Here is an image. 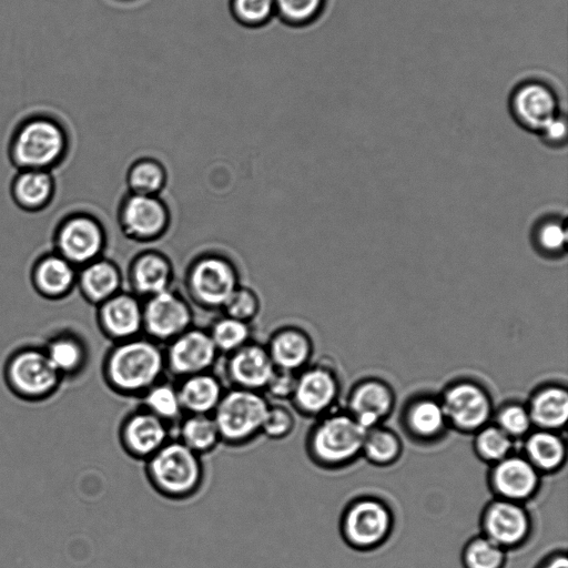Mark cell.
I'll return each instance as SVG.
<instances>
[{
    "instance_id": "6da1fadb",
    "label": "cell",
    "mask_w": 568,
    "mask_h": 568,
    "mask_svg": "<svg viewBox=\"0 0 568 568\" xmlns=\"http://www.w3.org/2000/svg\"><path fill=\"white\" fill-rule=\"evenodd\" d=\"M165 372L164 351L148 338L116 342L101 363L104 385L123 397L140 398Z\"/></svg>"
},
{
    "instance_id": "7a4b0ae2",
    "label": "cell",
    "mask_w": 568,
    "mask_h": 568,
    "mask_svg": "<svg viewBox=\"0 0 568 568\" xmlns=\"http://www.w3.org/2000/svg\"><path fill=\"white\" fill-rule=\"evenodd\" d=\"M144 463L150 485L165 498L187 499L203 486L205 473L202 456L175 437L168 440Z\"/></svg>"
},
{
    "instance_id": "3957f363",
    "label": "cell",
    "mask_w": 568,
    "mask_h": 568,
    "mask_svg": "<svg viewBox=\"0 0 568 568\" xmlns=\"http://www.w3.org/2000/svg\"><path fill=\"white\" fill-rule=\"evenodd\" d=\"M68 148V133L57 119L33 115L14 130L9 153L18 170L51 171L64 158Z\"/></svg>"
},
{
    "instance_id": "277c9868",
    "label": "cell",
    "mask_w": 568,
    "mask_h": 568,
    "mask_svg": "<svg viewBox=\"0 0 568 568\" xmlns=\"http://www.w3.org/2000/svg\"><path fill=\"white\" fill-rule=\"evenodd\" d=\"M367 429L348 413L328 412L317 417L306 437L310 458L323 467H338L362 453Z\"/></svg>"
},
{
    "instance_id": "5b68a950",
    "label": "cell",
    "mask_w": 568,
    "mask_h": 568,
    "mask_svg": "<svg viewBox=\"0 0 568 568\" xmlns=\"http://www.w3.org/2000/svg\"><path fill=\"white\" fill-rule=\"evenodd\" d=\"M268 405L262 392L227 387L212 414L221 443L239 447L261 436Z\"/></svg>"
},
{
    "instance_id": "8992f818",
    "label": "cell",
    "mask_w": 568,
    "mask_h": 568,
    "mask_svg": "<svg viewBox=\"0 0 568 568\" xmlns=\"http://www.w3.org/2000/svg\"><path fill=\"white\" fill-rule=\"evenodd\" d=\"M6 378L10 388L27 399L50 396L62 376L51 365L42 347L27 346L13 353L6 365Z\"/></svg>"
},
{
    "instance_id": "52a82bcc",
    "label": "cell",
    "mask_w": 568,
    "mask_h": 568,
    "mask_svg": "<svg viewBox=\"0 0 568 568\" xmlns=\"http://www.w3.org/2000/svg\"><path fill=\"white\" fill-rule=\"evenodd\" d=\"M393 517L379 499L361 498L353 501L342 517V534L346 542L358 550L382 545L390 532Z\"/></svg>"
},
{
    "instance_id": "ba28073f",
    "label": "cell",
    "mask_w": 568,
    "mask_h": 568,
    "mask_svg": "<svg viewBox=\"0 0 568 568\" xmlns=\"http://www.w3.org/2000/svg\"><path fill=\"white\" fill-rule=\"evenodd\" d=\"M514 120L524 129L539 133L560 113L556 90L540 79H527L511 90L508 100Z\"/></svg>"
},
{
    "instance_id": "9c48e42d",
    "label": "cell",
    "mask_w": 568,
    "mask_h": 568,
    "mask_svg": "<svg viewBox=\"0 0 568 568\" xmlns=\"http://www.w3.org/2000/svg\"><path fill=\"white\" fill-rule=\"evenodd\" d=\"M104 245L101 224L88 214H71L57 227L54 246L59 255L75 267L99 258Z\"/></svg>"
},
{
    "instance_id": "30bf717a",
    "label": "cell",
    "mask_w": 568,
    "mask_h": 568,
    "mask_svg": "<svg viewBox=\"0 0 568 568\" xmlns=\"http://www.w3.org/2000/svg\"><path fill=\"white\" fill-rule=\"evenodd\" d=\"M439 400L447 423L462 432L479 430L493 414L489 394L470 381H459L448 386Z\"/></svg>"
},
{
    "instance_id": "8fae6325",
    "label": "cell",
    "mask_w": 568,
    "mask_h": 568,
    "mask_svg": "<svg viewBox=\"0 0 568 568\" xmlns=\"http://www.w3.org/2000/svg\"><path fill=\"white\" fill-rule=\"evenodd\" d=\"M339 394L337 376L326 365L308 364L296 373L292 407L307 417L331 412Z\"/></svg>"
},
{
    "instance_id": "7c38bea8",
    "label": "cell",
    "mask_w": 568,
    "mask_h": 568,
    "mask_svg": "<svg viewBox=\"0 0 568 568\" xmlns=\"http://www.w3.org/2000/svg\"><path fill=\"white\" fill-rule=\"evenodd\" d=\"M171 438L172 428L141 406L126 413L118 428V439L124 453L143 462Z\"/></svg>"
},
{
    "instance_id": "4fadbf2b",
    "label": "cell",
    "mask_w": 568,
    "mask_h": 568,
    "mask_svg": "<svg viewBox=\"0 0 568 568\" xmlns=\"http://www.w3.org/2000/svg\"><path fill=\"white\" fill-rule=\"evenodd\" d=\"M219 354L209 332L186 329L164 352L165 369L175 379L210 372Z\"/></svg>"
},
{
    "instance_id": "5bb4252c",
    "label": "cell",
    "mask_w": 568,
    "mask_h": 568,
    "mask_svg": "<svg viewBox=\"0 0 568 568\" xmlns=\"http://www.w3.org/2000/svg\"><path fill=\"white\" fill-rule=\"evenodd\" d=\"M275 369L266 346L248 342L227 354L222 381L229 387L263 393Z\"/></svg>"
},
{
    "instance_id": "9a60e30c",
    "label": "cell",
    "mask_w": 568,
    "mask_h": 568,
    "mask_svg": "<svg viewBox=\"0 0 568 568\" xmlns=\"http://www.w3.org/2000/svg\"><path fill=\"white\" fill-rule=\"evenodd\" d=\"M142 313L143 327L155 342H171L189 329L191 322L185 302L168 290L150 296Z\"/></svg>"
},
{
    "instance_id": "2e32d148",
    "label": "cell",
    "mask_w": 568,
    "mask_h": 568,
    "mask_svg": "<svg viewBox=\"0 0 568 568\" xmlns=\"http://www.w3.org/2000/svg\"><path fill=\"white\" fill-rule=\"evenodd\" d=\"M485 536L504 549L515 548L526 540L530 518L520 503L499 498L484 513Z\"/></svg>"
},
{
    "instance_id": "e0dca14e",
    "label": "cell",
    "mask_w": 568,
    "mask_h": 568,
    "mask_svg": "<svg viewBox=\"0 0 568 568\" xmlns=\"http://www.w3.org/2000/svg\"><path fill=\"white\" fill-rule=\"evenodd\" d=\"M190 285L194 296L210 306H223L237 288L230 263L215 256L204 257L194 264Z\"/></svg>"
},
{
    "instance_id": "ac0fdd59",
    "label": "cell",
    "mask_w": 568,
    "mask_h": 568,
    "mask_svg": "<svg viewBox=\"0 0 568 568\" xmlns=\"http://www.w3.org/2000/svg\"><path fill=\"white\" fill-rule=\"evenodd\" d=\"M490 483L499 498L520 503L536 493L539 471L520 455H508L494 464Z\"/></svg>"
},
{
    "instance_id": "d6986e66",
    "label": "cell",
    "mask_w": 568,
    "mask_h": 568,
    "mask_svg": "<svg viewBox=\"0 0 568 568\" xmlns=\"http://www.w3.org/2000/svg\"><path fill=\"white\" fill-rule=\"evenodd\" d=\"M347 403V413L365 429H371L392 412L394 395L386 383L366 379L353 387Z\"/></svg>"
},
{
    "instance_id": "ffe728a7",
    "label": "cell",
    "mask_w": 568,
    "mask_h": 568,
    "mask_svg": "<svg viewBox=\"0 0 568 568\" xmlns=\"http://www.w3.org/2000/svg\"><path fill=\"white\" fill-rule=\"evenodd\" d=\"M99 324L115 342L136 337L143 327V313L138 301L129 294H115L100 304Z\"/></svg>"
},
{
    "instance_id": "44dd1931",
    "label": "cell",
    "mask_w": 568,
    "mask_h": 568,
    "mask_svg": "<svg viewBox=\"0 0 568 568\" xmlns=\"http://www.w3.org/2000/svg\"><path fill=\"white\" fill-rule=\"evenodd\" d=\"M78 270L57 252L38 258L31 270V282L39 295L48 300L68 296L77 285Z\"/></svg>"
},
{
    "instance_id": "7402d4cb",
    "label": "cell",
    "mask_w": 568,
    "mask_h": 568,
    "mask_svg": "<svg viewBox=\"0 0 568 568\" xmlns=\"http://www.w3.org/2000/svg\"><path fill=\"white\" fill-rule=\"evenodd\" d=\"M176 387L184 414L205 415L213 414L226 389L211 371L178 379Z\"/></svg>"
},
{
    "instance_id": "603a6c76",
    "label": "cell",
    "mask_w": 568,
    "mask_h": 568,
    "mask_svg": "<svg viewBox=\"0 0 568 568\" xmlns=\"http://www.w3.org/2000/svg\"><path fill=\"white\" fill-rule=\"evenodd\" d=\"M51 365L61 376H74L90 366V351L83 338L63 331L53 334L43 346Z\"/></svg>"
},
{
    "instance_id": "cb8c5ba5",
    "label": "cell",
    "mask_w": 568,
    "mask_h": 568,
    "mask_svg": "<svg viewBox=\"0 0 568 568\" xmlns=\"http://www.w3.org/2000/svg\"><path fill=\"white\" fill-rule=\"evenodd\" d=\"M122 223L132 235L150 239L164 229L166 212L152 195L134 194L123 205Z\"/></svg>"
},
{
    "instance_id": "d4e9b609",
    "label": "cell",
    "mask_w": 568,
    "mask_h": 568,
    "mask_svg": "<svg viewBox=\"0 0 568 568\" xmlns=\"http://www.w3.org/2000/svg\"><path fill=\"white\" fill-rule=\"evenodd\" d=\"M55 182L50 171L18 170L11 182V196L27 212L47 207L54 195Z\"/></svg>"
},
{
    "instance_id": "484cf974",
    "label": "cell",
    "mask_w": 568,
    "mask_h": 568,
    "mask_svg": "<svg viewBox=\"0 0 568 568\" xmlns=\"http://www.w3.org/2000/svg\"><path fill=\"white\" fill-rule=\"evenodd\" d=\"M532 426L558 432L568 419V393L560 385L540 387L531 395L527 406Z\"/></svg>"
},
{
    "instance_id": "4316f807",
    "label": "cell",
    "mask_w": 568,
    "mask_h": 568,
    "mask_svg": "<svg viewBox=\"0 0 568 568\" xmlns=\"http://www.w3.org/2000/svg\"><path fill=\"white\" fill-rule=\"evenodd\" d=\"M266 349L277 369L294 373L310 364L313 353L310 337L296 328H285L275 333Z\"/></svg>"
},
{
    "instance_id": "83f0119b",
    "label": "cell",
    "mask_w": 568,
    "mask_h": 568,
    "mask_svg": "<svg viewBox=\"0 0 568 568\" xmlns=\"http://www.w3.org/2000/svg\"><path fill=\"white\" fill-rule=\"evenodd\" d=\"M77 285L88 302L100 305L116 294L120 273L110 261L97 258L80 267Z\"/></svg>"
},
{
    "instance_id": "f1b7e54d",
    "label": "cell",
    "mask_w": 568,
    "mask_h": 568,
    "mask_svg": "<svg viewBox=\"0 0 568 568\" xmlns=\"http://www.w3.org/2000/svg\"><path fill=\"white\" fill-rule=\"evenodd\" d=\"M405 423L412 435L425 440L439 437L448 424L440 400L429 396L409 403Z\"/></svg>"
},
{
    "instance_id": "f546056e",
    "label": "cell",
    "mask_w": 568,
    "mask_h": 568,
    "mask_svg": "<svg viewBox=\"0 0 568 568\" xmlns=\"http://www.w3.org/2000/svg\"><path fill=\"white\" fill-rule=\"evenodd\" d=\"M526 458L538 471L559 469L566 459V445L557 432L538 429L527 435Z\"/></svg>"
},
{
    "instance_id": "4dcf8cb0",
    "label": "cell",
    "mask_w": 568,
    "mask_h": 568,
    "mask_svg": "<svg viewBox=\"0 0 568 568\" xmlns=\"http://www.w3.org/2000/svg\"><path fill=\"white\" fill-rule=\"evenodd\" d=\"M175 428V438L200 456L212 453L221 444L212 415L184 414Z\"/></svg>"
},
{
    "instance_id": "1f68e13d",
    "label": "cell",
    "mask_w": 568,
    "mask_h": 568,
    "mask_svg": "<svg viewBox=\"0 0 568 568\" xmlns=\"http://www.w3.org/2000/svg\"><path fill=\"white\" fill-rule=\"evenodd\" d=\"M140 399L141 407L165 422L172 429L184 416L175 382L162 378L152 385Z\"/></svg>"
},
{
    "instance_id": "d6a6232c",
    "label": "cell",
    "mask_w": 568,
    "mask_h": 568,
    "mask_svg": "<svg viewBox=\"0 0 568 568\" xmlns=\"http://www.w3.org/2000/svg\"><path fill=\"white\" fill-rule=\"evenodd\" d=\"M171 268L168 261L159 254H144L135 260L132 281L142 294L155 295L168 290Z\"/></svg>"
},
{
    "instance_id": "836d02e7",
    "label": "cell",
    "mask_w": 568,
    "mask_h": 568,
    "mask_svg": "<svg viewBox=\"0 0 568 568\" xmlns=\"http://www.w3.org/2000/svg\"><path fill=\"white\" fill-rule=\"evenodd\" d=\"M400 440L389 429L375 426L367 429L362 453L375 465H389L400 455Z\"/></svg>"
},
{
    "instance_id": "e575fe53",
    "label": "cell",
    "mask_w": 568,
    "mask_h": 568,
    "mask_svg": "<svg viewBox=\"0 0 568 568\" xmlns=\"http://www.w3.org/2000/svg\"><path fill=\"white\" fill-rule=\"evenodd\" d=\"M464 568H505V549L486 536L471 539L463 549Z\"/></svg>"
},
{
    "instance_id": "d590c367",
    "label": "cell",
    "mask_w": 568,
    "mask_h": 568,
    "mask_svg": "<svg viewBox=\"0 0 568 568\" xmlns=\"http://www.w3.org/2000/svg\"><path fill=\"white\" fill-rule=\"evenodd\" d=\"M209 334L217 352L227 355L247 344L251 332L246 322L225 316L214 323Z\"/></svg>"
},
{
    "instance_id": "8d00e7d4",
    "label": "cell",
    "mask_w": 568,
    "mask_h": 568,
    "mask_svg": "<svg viewBox=\"0 0 568 568\" xmlns=\"http://www.w3.org/2000/svg\"><path fill=\"white\" fill-rule=\"evenodd\" d=\"M476 433L475 450L483 460L495 464L510 455L514 439L497 425H486Z\"/></svg>"
},
{
    "instance_id": "74e56055",
    "label": "cell",
    "mask_w": 568,
    "mask_h": 568,
    "mask_svg": "<svg viewBox=\"0 0 568 568\" xmlns=\"http://www.w3.org/2000/svg\"><path fill=\"white\" fill-rule=\"evenodd\" d=\"M535 246L547 256H560L567 248V229L565 220L547 217L534 230Z\"/></svg>"
},
{
    "instance_id": "f35d334b",
    "label": "cell",
    "mask_w": 568,
    "mask_h": 568,
    "mask_svg": "<svg viewBox=\"0 0 568 568\" xmlns=\"http://www.w3.org/2000/svg\"><path fill=\"white\" fill-rule=\"evenodd\" d=\"M295 425L293 407L283 402H270L262 435L272 440H282L293 433Z\"/></svg>"
},
{
    "instance_id": "ab89813d",
    "label": "cell",
    "mask_w": 568,
    "mask_h": 568,
    "mask_svg": "<svg viewBox=\"0 0 568 568\" xmlns=\"http://www.w3.org/2000/svg\"><path fill=\"white\" fill-rule=\"evenodd\" d=\"M510 438H523L529 434L532 423L527 409L519 403H508L496 414V424Z\"/></svg>"
},
{
    "instance_id": "60d3db41",
    "label": "cell",
    "mask_w": 568,
    "mask_h": 568,
    "mask_svg": "<svg viewBox=\"0 0 568 568\" xmlns=\"http://www.w3.org/2000/svg\"><path fill=\"white\" fill-rule=\"evenodd\" d=\"M164 183V173L153 161H141L133 165L129 173V184L135 194L152 195Z\"/></svg>"
},
{
    "instance_id": "b9f144b4",
    "label": "cell",
    "mask_w": 568,
    "mask_h": 568,
    "mask_svg": "<svg viewBox=\"0 0 568 568\" xmlns=\"http://www.w3.org/2000/svg\"><path fill=\"white\" fill-rule=\"evenodd\" d=\"M326 0H274L275 10L294 24L308 23L322 12Z\"/></svg>"
},
{
    "instance_id": "7bdbcfd3",
    "label": "cell",
    "mask_w": 568,
    "mask_h": 568,
    "mask_svg": "<svg viewBox=\"0 0 568 568\" xmlns=\"http://www.w3.org/2000/svg\"><path fill=\"white\" fill-rule=\"evenodd\" d=\"M236 18L246 24H260L266 21L275 10L274 0H233Z\"/></svg>"
},
{
    "instance_id": "ee69618b",
    "label": "cell",
    "mask_w": 568,
    "mask_h": 568,
    "mask_svg": "<svg viewBox=\"0 0 568 568\" xmlns=\"http://www.w3.org/2000/svg\"><path fill=\"white\" fill-rule=\"evenodd\" d=\"M223 307L226 311V316L247 323L256 314L257 300L251 291L236 288Z\"/></svg>"
},
{
    "instance_id": "f6af8a7d",
    "label": "cell",
    "mask_w": 568,
    "mask_h": 568,
    "mask_svg": "<svg viewBox=\"0 0 568 568\" xmlns=\"http://www.w3.org/2000/svg\"><path fill=\"white\" fill-rule=\"evenodd\" d=\"M296 373L275 369L263 394L270 402H290L294 392Z\"/></svg>"
},
{
    "instance_id": "bcb514c9",
    "label": "cell",
    "mask_w": 568,
    "mask_h": 568,
    "mask_svg": "<svg viewBox=\"0 0 568 568\" xmlns=\"http://www.w3.org/2000/svg\"><path fill=\"white\" fill-rule=\"evenodd\" d=\"M538 134L541 140L550 146L565 144L567 139V123L565 116L559 113Z\"/></svg>"
},
{
    "instance_id": "7dc6e473",
    "label": "cell",
    "mask_w": 568,
    "mask_h": 568,
    "mask_svg": "<svg viewBox=\"0 0 568 568\" xmlns=\"http://www.w3.org/2000/svg\"><path fill=\"white\" fill-rule=\"evenodd\" d=\"M535 568H568L565 551H557L545 557Z\"/></svg>"
}]
</instances>
